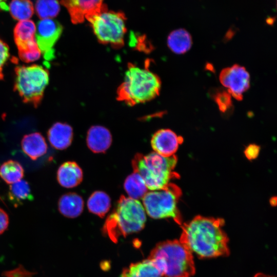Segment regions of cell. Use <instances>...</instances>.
Listing matches in <instances>:
<instances>
[{
  "label": "cell",
  "instance_id": "1",
  "mask_svg": "<svg viewBox=\"0 0 277 277\" xmlns=\"http://www.w3.org/2000/svg\"><path fill=\"white\" fill-rule=\"evenodd\" d=\"M224 225L223 219L197 215L181 225L179 241L200 258L227 256L229 240Z\"/></svg>",
  "mask_w": 277,
  "mask_h": 277
},
{
  "label": "cell",
  "instance_id": "2",
  "mask_svg": "<svg viewBox=\"0 0 277 277\" xmlns=\"http://www.w3.org/2000/svg\"><path fill=\"white\" fill-rule=\"evenodd\" d=\"M148 259L153 262L164 277H191L195 273L192 253L179 240L158 243Z\"/></svg>",
  "mask_w": 277,
  "mask_h": 277
},
{
  "label": "cell",
  "instance_id": "3",
  "mask_svg": "<svg viewBox=\"0 0 277 277\" xmlns=\"http://www.w3.org/2000/svg\"><path fill=\"white\" fill-rule=\"evenodd\" d=\"M146 221L145 210L137 200L122 195L107 217L103 232L113 242L121 236L141 231Z\"/></svg>",
  "mask_w": 277,
  "mask_h": 277
},
{
  "label": "cell",
  "instance_id": "4",
  "mask_svg": "<svg viewBox=\"0 0 277 277\" xmlns=\"http://www.w3.org/2000/svg\"><path fill=\"white\" fill-rule=\"evenodd\" d=\"M160 78L147 67L129 64L123 82L117 89V99L129 105L150 101L161 89Z\"/></svg>",
  "mask_w": 277,
  "mask_h": 277
},
{
  "label": "cell",
  "instance_id": "5",
  "mask_svg": "<svg viewBox=\"0 0 277 277\" xmlns=\"http://www.w3.org/2000/svg\"><path fill=\"white\" fill-rule=\"evenodd\" d=\"M177 159L176 155L164 156L155 152L147 155L136 154L132 162L133 172L138 173L151 191L165 188L172 179H178L174 171Z\"/></svg>",
  "mask_w": 277,
  "mask_h": 277
},
{
  "label": "cell",
  "instance_id": "6",
  "mask_svg": "<svg viewBox=\"0 0 277 277\" xmlns=\"http://www.w3.org/2000/svg\"><path fill=\"white\" fill-rule=\"evenodd\" d=\"M14 90L24 102L36 108L41 104L49 81L47 69L38 65L19 66L15 68Z\"/></svg>",
  "mask_w": 277,
  "mask_h": 277
},
{
  "label": "cell",
  "instance_id": "7",
  "mask_svg": "<svg viewBox=\"0 0 277 277\" xmlns=\"http://www.w3.org/2000/svg\"><path fill=\"white\" fill-rule=\"evenodd\" d=\"M101 43L121 47L126 32V17L122 12L109 10L104 4L100 10L86 18Z\"/></svg>",
  "mask_w": 277,
  "mask_h": 277
},
{
  "label": "cell",
  "instance_id": "8",
  "mask_svg": "<svg viewBox=\"0 0 277 277\" xmlns=\"http://www.w3.org/2000/svg\"><path fill=\"white\" fill-rule=\"evenodd\" d=\"M182 194L180 187L170 183L163 189L147 192L142 197L143 206L151 217H171L181 225L183 220L177 204Z\"/></svg>",
  "mask_w": 277,
  "mask_h": 277
},
{
  "label": "cell",
  "instance_id": "9",
  "mask_svg": "<svg viewBox=\"0 0 277 277\" xmlns=\"http://www.w3.org/2000/svg\"><path fill=\"white\" fill-rule=\"evenodd\" d=\"M63 26L53 18L41 19L36 27L35 39L41 54L48 61L54 57V46L60 37Z\"/></svg>",
  "mask_w": 277,
  "mask_h": 277
},
{
  "label": "cell",
  "instance_id": "10",
  "mask_svg": "<svg viewBox=\"0 0 277 277\" xmlns=\"http://www.w3.org/2000/svg\"><path fill=\"white\" fill-rule=\"evenodd\" d=\"M220 81L232 97L241 101L243 94L249 88L250 75L245 68L238 64L223 69Z\"/></svg>",
  "mask_w": 277,
  "mask_h": 277
},
{
  "label": "cell",
  "instance_id": "11",
  "mask_svg": "<svg viewBox=\"0 0 277 277\" xmlns=\"http://www.w3.org/2000/svg\"><path fill=\"white\" fill-rule=\"evenodd\" d=\"M183 142V137L171 130L163 129L153 135L151 145L154 152L164 156H171L174 155Z\"/></svg>",
  "mask_w": 277,
  "mask_h": 277
},
{
  "label": "cell",
  "instance_id": "12",
  "mask_svg": "<svg viewBox=\"0 0 277 277\" xmlns=\"http://www.w3.org/2000/svg\"><path fill=\"white\" fill-rule=\"evenodd\" d=\"M104 0H61L67 9L72 23H81L89 16L98 11Z\"/></svg>",
  "mask_w": 277,
  "mask_h": 277
},
{
  "label": "cell",
  "instance_id": "13",
  "mask_svg": "<svg viewBox=\"0 0 277 277\" xmlns=\"http://www.w3.org/2000/svg\"><path fill=\"white\" fill-rule=\"evenodd\" d=\"M36 26L30 19L18 22L14 28V39L18 52L38 47L35 39Z\"/></svg>",
  "mask_w": 277,
  "mask_h": 277
},
{
  "label": "cell",
  "instance_id": "14",
  "mask_svg": "<svg viewBox=\"0 0 277 277\" xmlns=\"http://www.w3.org/2000/svg\"><path fill=\"white\" fill-rule=\"evenodd\" d=\"M112 136L110 131L101 126H93L88 130L87 144L94 153H104L110 146Z\"/></svg>",
  "mask_w": 277,
  "mask_h": 277
},
{
  "label": "cell",
  "instance_id": "15",
  "mask_svg": "<svg viewBox=\"0 0 277 277\" xmlns=\"http://www.w3.org/2000/svg\"><path fill=\"white\" fill-rule=\"evenodd\" d=\"M47 135L52 147L57 150H64L68 148L72 143L73 130L66 123L57 122L50 128Z\"/></svg>",
  "mask_w": 277,
  "mask_h": 277
},
{
  "label": "cell",
  "instance_id": "16",
  "mask_svg": "<svg viewBox=\"0 0 277 277\" xmlns=\"http://www.w3.org/2000/svg\"><path fill=\"white\" fill-rule=\"evenodd\" d=\"M57 179L62 186L67 188H73L82 181L83 172L76 163L66 162L58 168Z\"/></svg>",
  "mask_w": 277,
  "mask_h": 277
},
{
  "label": "cell",
  "instance_id": "17",
  "mask_svg": "<svg viewBox=\"0 0 277 277\" xmlns=\"http://www.w3.org/2000/svg\"><path fill=\"white\" fill-rule=\"evenodd\" d=\"M24 152L32 160H36L47 151V145L44 136L38 132L24 136L22 142Z\"/></svg>",
  "mask_w": 277,
  "mask_h": 277
},
{
  "label": "cell",
  "instance_id": "18",
  "mask_svg": "<svg viewBox=\"0 0 277 277\" xmlns=\"http://www.w3.org/2000/svg\"><path fill=\"white\" fill-rule=\"evenodd\" d=\"M162 273L153 262L147 259L132 263L123 270L121 277H161Z\"/></svg>",
  "mask_w": 277,
  "mask_h": 277
},
{
  "label": "cell",
  "instance_id": "19",
  "mask_svg": "<svg viewBox=\"0 0 277 277\" xmlns=\"http://www.w3.org/2000/svg\"><path fill=\"white\" fill-rule=\"evenodd\" d=\"M58 210L64 216L74 218L79 216L84 208V201L78 194L70 192L63 195L58 203Z\"/></svg>",
  "mask_w": 277,
  "mask_h": 277
},
{
  "label": "cell",
  "instance_id": "20",
  "mask_svg": "<svg viewBox=\"0 0 277 277\" xmlns=\"http://www.w3.org/2000/svg\"><path fill=\"white\" fill-rule=\"evenodd\" d=\"M192 38L190 33L184 29L172 31L167 38V45L175 53L181 54L188 51L192 46Z\"/></svg>",
  "mask_w": 277,
  "mask_h": 277
},
{
  "label": "cell",
  "instance_id": "21",
  "mask_svg": "<svg viewBox=\"0 0 277 277\" xmlns=\"http://www.w3.org/2000/svg\"><path fill=\"white\" fill-rule=\"evenodd\" d=\"M111 206L108 195L102 191L94 192L89 197L87 207L90 212L101 217H104Z\"/></svg>",
  "mask_w": 277,
  "mask_h": 277
},
{
  "label": "cell",
  "instance_id": "22",
  "mask_svg": "<svg viewBox=\"0 0 277 277\" xmlns=\"http://www.w3.org/2000/svg\"><path fill=\"white\" fill-rule=\"evenodd\" d=\"M124 187L129 197L137 200L142 199L148 190L144 180L135 172L126 179Z\"/></svg>",
  "mask_w": 277,
  "mask_h": 277
},
{
  "label": "cell",
  "instance_id": "23",
  "mask_svg": "<svg viewBox=\"0 0 277 277\" xmlns=\"http://www.w3.org/2000/svg\"><path fill=\"white\" fill-rule=\"evenodd\" d=\"M11 16L19 22L28 20L34 13V6L30 0H12L8 6Z\"/></svg>",
  "mask_w": 277,
  "mask_h": 277
},
{
  "label": "cell",
  "instance_id": "24",
  "mask_svg": "<svg viewBox=\"0 0 277 277\" xmlns=\"http://www.w3.org/2000/svg\"><path fill=\"white\" fill-rule=\"evenodd\" d=\"M0 176L5 182L12 184L22 180L24 176V169L17 161L9 160L0 167Z\"/></svg>",
  "mask_w": 277,
  "mask_h": 277
},
{
  "label": "cell",
  "instance_id": "25",
  "mask_svg": "<svg viewBox=\"0 0 277 277\" xmlns=\"http://www.w3.org/2000/svg\"><path fill=\"white\" fill-rule=\"evenodd\" d=\"M10 201L14 205H19L23 201L32 199L31 189L28 183L25 180H20L11 184L8 194Z\"/></svg>",
  "mask_w": 277,
  "mask_h": 277
},
{
  "label": "cell",
  "instance_id": "26",
  "mask_svg": "<svg viewBox=\"0 0 277 277\" xmlns=\"http://www.w3.org/2000/svg\"><path fill=\"white\" fill-rule=\"evenodd\" d=\"M35 10L41 19L53 18L58 14L60 5L58 0H37Z\"/></svg>",
  "mask_w": 277,
  "mask_h": 277
},
{
  "label": "cell",
  "instance_id": "27",
  "mask_svg": "<svg viewBox=\"0 0 277 277\" xmlns=\"http://www.w3.org/2000/svg\"><path fill=\"white\" fill-rule=\"evenodd\" d=\"M213 98L219 110L223 113L231 108L232 96L226 90H218L213 94Z\"/></svg>",
  "mask_w": 277,
  "mask_h": 277
},
{
  "label": "cell",
  "instance_id": "28",
  "mask_svg": "<svg viewBox=\"0 0 277 277\" xmlns=\"http://www.w3.org/2000/svg\"><path fill=\"white\" fill-rule=\"evenodd\" d=\"M9 47L6 42L0 38V80L4 78L3 68L10 57Z\"/></svg>",
  "mask_w": 277,
  "mask_h": 277
},
{
  "label": "cell",
  "instance_id": "29",
  "mask_svg": "<svg viewBox=\"0 0 277 277\" xmlns=\"http://www.w3.org/2000/svg\"><path fill=\"white\" fill-rule=\"evenodd\" d=\"M18 55L22 61L29 63L38 60L41 52L38 47H36L27 51L18 52Z\"/></svg>",
  "mask_w": 277,
  "mask_h": 277
},
{
  "label": "cell",
  "instance_id": "30",
  "mask_svg": "<svg viewBox=\"0 0 277 277\" xmlns=\"http://www.w3.org/2000/svg\"><path fill=\"white\" fill-rule=\"evenodd\" d=\"M260 149V148L259 146L255 144H251L246 148L244 151V154L248 160H253L258 156Z\"/></svg>",
  "mask_w": 277,
  "mask_h": 277
},
{
  "label": "cell",
  "instance_id": "31",
  "mask_svg": "<svg viewBox=\"0 0 277 277\" xmlns=\"http://www.w3.org/2000/svg\"><path fill=\"white\" fill-rule=\"evenodd\" d=\"M8 224V215L3 209L0 208V234L7 229Z\"/></svg>",
  "mask_w": 277,
  "mask_h": 277
},
{
  "label": "cell",
  "instance_id": "32",
  "mask_svg": "<svg viewBox=\"0 0 277 277\" xmlns=\"http://www.w3.org/2000/svg\"><path fill=\"white\" fill-rule=\"evenodd\" d=\"M7 0H0V11L8 10V6L7 4Z\"/></svg>",
  "mask_w": 277,
  "mask_h": 277
},
{
  "label": "cell",
  "instance_id": "33",
  "mask_svg": "<svg viewBox=\"0 0 277 277\" xmlns=\"http://www.w3.org/2000/svg\"><path fill=\"white\" fill-rule=\"evenodd\" d=\"M254 277H272V276L262 273H259L256 274L254 276Z\"/></svg>",
  "mask_w": 277,
  "mask_h": 277
}]
</instances>
